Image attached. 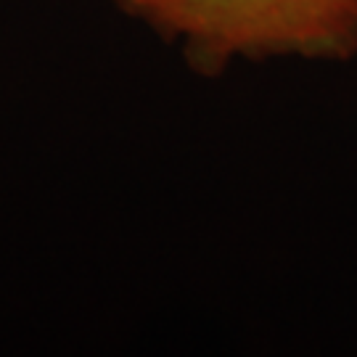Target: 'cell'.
I'll use <instances>...</instances> for the list:
<instances>
[{
  "mask_svg": "<svg viewBox=\"0 0 357 357\" xmlns=\"http://www.w3.org/2000/svg\"><path fill=\"white\" fill-rule=\"evenodd\" d=\"M212 61L357 51V0H119Z\"/></svg>",
  "mask_w": 357,
  "mask_h": 357,
  "instance_id": "6da1fadb",
  "label": "cell"
}]
</instances>
